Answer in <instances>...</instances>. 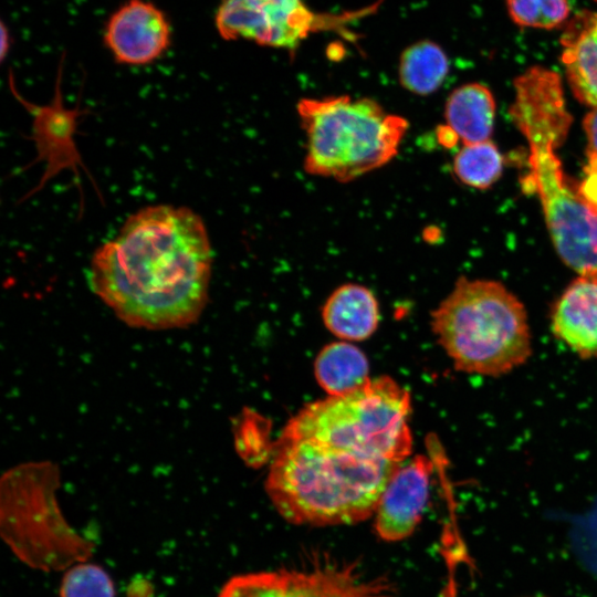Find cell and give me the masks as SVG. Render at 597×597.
<instances>
[{
    "label": "cell",
    "instance_id": "1",
    "mask_svg": "<svg viewBox=\"0 0 597 597\" xmlns=\"http://www.w3.org/2000/svg\"><path fill=\"white\" fill-rule=\"evenodd\" d=\"M212 248L202 218L187 207L154 205L130 214L94 251L92 292L135 328H185L209 295Z\"/></svg>",
    "mask_w": 597,
    "mask_h": 597
},
{
    "label": "cell",
    "instance_id": "2",
    "mask_svg": "<svg viewBox=\"0 0 597 597\" xmlns=\"http://www.w3.org/2000/svg\"><path fill=\"white\" fill-rule=\"evenodd\" d=\"M510 114L530 148L528 179L537 192L554 247L578 276L597 277V214L566 180L555 150L572 123L561 77L533 66L514 81Z\"/></svg>",
    "mask_w": 597,
    "mask_h": 597
},
{
    "label": "cell",
    "instance_id": "3",
    "mask_svg": "<svg viewBox=\"0 0 597 597\" xmlns=\"http://www.w3.org/2000/svg\"><path fill=\"white\" fill-rule=\"evenodd\" d=\"M400 464L305 440L279 439L265 492L291 524L352 525L374 515Z\"/></svg>",
    "mask_w": 597,
    "mask_h": 597
},
{
    "label": "cell",
    "instance_id": "4",
    "mask_svg": "<svg viewBox=\"0 0 597 597\" xmlns=\"http://www.w3.org/2000/svg\"><path fill=\"white\" fill-rule=\"evenodd\" d=\"M431 326L454 368L467 374L504 376L532 355L526 308L498 281L459 277L431 313Z\"/></svg>",
    "mask_w": 597,
    "mask_h": 597
},
{
    "label": "cell",
    "instance_id": "5",
    "mask_svg": "<svg viewBox=\"0 0 597 597\" xmlns=\"http://www.w3.org/2000/svg\"><path fill=\"white\" fill-rule=\"evenodd\" d=\"M410 395L388 376L304 406L280 439L305 440L360 457L402 463L412 450Z\"/></svg>",
    "mask_w": 597,
    "mask_h": 597
},
{
    "label": "cell",
    "instance_id": "6",
    "mask_svg": "<svg viewBox=\"0 0 597 597\" xmlns=\"http://www.w3.org/2000/svg\"><path fill=\"white\" fill-rule=\"evenodd\" d=\"M296 109L306 135L304 169L341 182L392 160L409 126L366 97L302 98Z\"/></svg>",
    "mask_w": 597,
    "mask_h": 597
},
{
    "label": "cell",
    "instance_id": "7",
    "mask_svg": "<svg viewBox=\"0 0 597 597\" xmlns=\"http://www.w3.org/2000/svg\"><path fill=\"white\" fill-rule=\"evenodd\" d=\"M60 470L51 461L12 467L0 480V534L32 569L66 570L88 561L95 545L77 533L57 503Z\"/></svg>",
    "mask_w": 597,
    "mask_h": 597
},
{
    "label": "cell",
    "instance_id": "8",
    "mask_svg": "<svg viewBox=\"0 0 597 597\" xmlns=\"http://www.w3.org/2000/svg\"><path fill=\"white\" fill-rule=\"evenodd\" d=\"M373 8L325 14L312 11L302 0H223L216 27L224 40H251L260 45L293 53L311 33L341 30Z\"/></svg>",
    "mask_w": 597,
    "mask_h": 597
},
{
    "label": "cell",
    "instance_id": "9",
    "mask_svg": "<svg viewBox=\"0 0 597 597\" xmlns=\"http://www.w3.org/2000/svg\"><path fill=\"white\" fill-rule=\"evenodd\" d=\"M62 74L59 73L55 93L52 101L45 105H35L24 100L13 87H10L15 98L32 116L31 139L34 142L38 157L34 163L44 161L42 177L23 199L40 191L52 178L64 170H71L78 179V168L87 171L75 143L77 118L84 114L81 108H67L63 102L61 90Z\"/></svg>",
    "mask_w": 597,
    "mask_h": 597
},
{
    "label": "cell",
    "instance_id": "10",
    "mask_svg": "<svg viewBox=\"0 0 597 597\" xmlns=\"http://www.w3.org/2000/svg\"><path fill=\"white\" fill-rule=\"evenodd\" d=\"M434 461L418 454L402 462L383 492L374 531L385 542L402 541L419 525L430 494Z\"/></svg>",
    "mask_w": 597,
    "mask_h": 597
},
{
    "label": "cell",
    "instance_id": "11",
    "mask_svg": "<svg viewBox=\"0 0 597 597\" xmlns=\"http://www.w3.org/2000/svg\"><path fill=\"white\" fill-rule=\"evenodd\" d=\"M171 41L170 24L151 2L129 0L108 19L104 42L117 63L145 65L159 59Z\"/></svg>",
    "mask_w": 597,
    "mask_h": 597
},
{
    "label": "cell",
    "instance_id": "12",
    "mask_svg": "<svg viewBox=\"0 0 597 597\" xmlns=\"http://www.w3.org/2000/svg\"><path fill=\"white\" fill-rule=\"evenodd\" d=\"M553 335L582 359H597V277L578 276L553 304Z\"/></svg>",
    "mask_w": 597,
    "mask_h": 597
},
{
    "label": "cell",
    "instance_id": "13",
    "mask_svg": "<svg viewBox=\"0 0 597 597\" xmlns=\"http://www.w3.org/2000/svg\"><path fill=\"white\" fill-rule=\"evenodd\" d=\"M311 597H398L388 579L320 555L298 568Z\"/></svg>",
    "mask_w": 597,
    "mask_h": 597
},
{
    "label": "cell",
    "instance_id": "14",
    "mask_svg": "<svg viewBox=\"0 0 597 597\" xmlns=\"http://www.w3.org/2000/svg\"><path fill=\"white\" fill-rule=\"evenodd\" d=\"M322 318L326 328L339 339L364 341L378 327V302L369 289L344 284L326 300Z\"/></svg>",
    "mask_w": 597,
    "mask_h": 597
},
{
    "label": "cell",
    "instance_id": "15",
    "mask_svg": "<svg viewBox=\"0 0 597 597\" xmlns=\"http://www.w3.org/2000/svg\"><path fill=\"white\" fill-rule=\"evenodd\" d=\"M562 62L577 100L597 108V14H582L562 38Z\"/></svg>",
    "mask_w": 597,
    "mask_h": 597
},
{
    "label": "cell",
    "instance_id": "16",
    "mask_svg": "<svg viewBox=\"0 0 597 597\" xmlns=\"http://www.w3.org/2000/svg\"><path fill=\"white\" fill-rule=\"evenodd\" d=\"M447 128L463 145L489 140L495 117V101L491 91L480 84L470 83L455 88L447 100L444 108Z\"/></svg>",
    "mask_w": 597,
    "mask_h": 597
},
{
    "label": "cell",
    "instance_id": "17",
    "mask_svg": "<svg viewBox=\"0 0 597 597\" xmlns=\"http://www.w3.org/2000/svg\"><path fill=\"white\" fill-rule=\"evenodd\" d=\"M314 375L328 396L349 392L370 379L366 355L345 341L331 343L321 349L314 362Z\"/></svg>",
    "mask_w": 597,
    "mask_h": 597
},
{
    "label": "cell",
    "instance_id": "18",
    "mask_svg": "<svg viewBox=\"0 0 597 597\" xmlns=\"http://www.w3.org/2000/svg\"><path fill=\"white\" fill-rule=\"evenodd\" d=\"M448 72V56L432 41H418L408 46L400 55L399 82L410 93L428 95L436 92Z\"/></svg>",
    "mask_w": 597,
    "mask_h": 597
},
{
    "label": "cell",
    "instance_id": "19",
    "mask_svg": "<svg viewBox=\"0 0 597 597\" xmlns=\"http://www.w3.org/2000/svg\"><path fill=\"white\" fill-rule=\"evenodd\" d=\"M218 597H311L297 569L247 573L231 577Z\"/></svg>",
    "mask_w": 597,
    "mask_h": 597
},
{
    "label": "cell",
    "instance_id": "20",
    "mask_svg": "<svg viewBox=\"0 0 597 597\" xmlns=\"http://www.w3.org/2000/svg\"><path fill=\"white\" fill-rule=\"evenodd\" d=\"M503 170V158L491 142L463 145L453 160V171L463 184L485 189L495 182Z\"/></svg>",
    "mask_w": 597,
    "mask_h": 597
},
{
    "label": "cell",
    "instance_id": "21",
    "mask_svg": "<svg viewBox=\"0 0 597 597\" xmlns=\"http://www.w3.org/2000/svg\"><path fill=\"white\" fill-rule=\"evenodd\" d=\"M111 575L100 565L88 561L74 564L64 570L60 597H115Z\"/></svg>",
    "mask_w": 597,
    "mask_h": 597
},
{
    "label": "cell",
    "instance_id": "22",
    "mask_svg": "<svg viewBox=\"0 0 597 597\" xmlns=\"http://www.w3.org/2000/svg\"><path fill=\"white\" fill-rule=\"evenodd\" d=\"M509 12L520 25L551 29L568 15L567 0H506Z\"/></svg>",
    "mask_w": 597,
    "mask_h": 597
},
{
    "label": "cell",
    "instance_id": "23",
    "mask_svg": "<svg viewBox=\"0 0 597 597\" xmlns=\"http://www.w3.org/2000/svg\"><path fill=\"white\" fill-rule=\"evenodd\" d=\"M584 129L587 135V158L586 172L597 174V108H594L584 118Z\"/></svg>",
    "mask_w": 597,
    "mask_h": 597
},
{
    "label": "cell",
    "instance_id": "24",
    "mask_svg": "<svg viewBox=\"0 0 597 597\" xmlns=\"http://www.w3.org/2000/svg\"><path fill=\"white\" fill-rule=\"evenodd\" d=\"M1 57L3 59L4 55H6V52L7 50L9 49V45H7L8 43V34H7V30L4 29V27L2 25V31H1Z\"/></svg>",
    "mask_w": 597,
    "mask_h": 597
}]
</instances>
